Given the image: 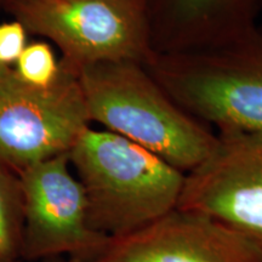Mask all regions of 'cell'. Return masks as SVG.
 I'll use <instances>...</instances> for the list:
<instances>
[{"mask_svg":"<svg viewBox=\"0 0 262 262\" xmlns=\"http://www.w3.org/2000/svg\"><path fill=\"white\" fill-rule=\"evenodd\" d=\"M77 73L90 122L102 124L186 175L217 146V135L173 102L143 64L97 62Z\"/></svg>","mask_w":262,"mask_h":262,"instance_id":"cell-1","label":"cell"},{"mask_svg":"<svg viewBox=\"0 0 262 262\" xmlns=\"http://www.w3.org/2000/svg\"><path fill=\"white\" fill-rule=\"evenodd\" d=\"M68 158L98 233L123 237L178 208L186 173L117 134L88 126Z\"/></svg>","mask_w":262,"mask_h":262,"instance_id":"cell-2","label":"cell"},{"mask_svg":"<svg viewBox=\"0 0 262 262\" xmlns=\"http://www.w3.org/2000/svg\"><path fill=\"white\" fill-rule=\"evenodd\" d=\"M146 71L181 110L219 134L262 135V31L215 47L155 54Z\"/></svg>","mask_w":262,"mask_h":262,"instance_id":"cell-3","label":"cell"},{"mask_svg":"<svg viewBox=\"0 0 262 262\" xmlns=\"http://www.w3.org/2000/svg\"><path fill=\"white\" fill-rule=\"evenodd\" d=\"M6 11L79 70L97 62L145 64L153 55L145 0H11Z\"/></svg>","mask_w":262,"mask_h":262,"instance_id":"cell-4","label":"cell"},{"mask_svg":"<svg viewBox=\"0 0 262 262\" xmlns=\"http://www.w3.org/2000/svg\"><path fill=\"white\" fill-rule=\"evenodd\" d=\"M61 66L60 78L49 88L31 86L14 71L0 79V165L17 175L70 153L90 126L77 71L63 61Z\"/></svg>","mask_w":262,"mask_h":262,"instance_id":"cell-5","label":"cell"},{"mask_svg":"<svg viewBox=\"0 0 262 262\" xmlns=\"http://www.w3.org/2000/svg\"><path fill=\"white\" fill-rule=\"evenodd\" d=\"M24 205L22 258L49 260L70 255L71 262H91L110 237L94 231L83 186L61 155L18 173Z\"/></svg>","mask_w":262,"mask_h":262,"instance_id":"cell-6","label":"cell"},{"mask_svg":"<svg viewBox=\"0 0 262 262\" xmlns=\"http://www.w3.org/2000/svg\"><path fill=\"white\" fill-rule=\"evenodd\" d=\"M178 209L209 216L262 249V135H217L212 155L186 175Z\"/></svg>","mask_w":262,"mask_h":262,"instance_id":"cell-7","label":"cell"},{"mask_svg":"<svg viewBox=\"0 0 262 262\" xmlns=\"http://www.w3.org/2000/svg\"><path fill=\"white\" fill-rule=\"evenodd\" d=\"M91 262H262V249L209 216L176 208L111 238Z\"/></svg>","mask_w":262,"mask_h":262,"instance_id":"cell-8","label":"cell"},{"mask_svg":"<svg viewBox=\"0 0 262 262\" xmlns=\"http://www.w3.org/2000/svg\"><path fill=\"white\" fill-rule=\"evenodd\" d=\"M150 48L176 54L222 44L256 26L262 0H145Z\"/></svg>","mask_w":262,"mask_h":262,"instance_id":"cell-9","label":"cell"},{"mask_svg":"<svg viewBox=\"0 0 262 262\" xmlns=\"http://www.w3.org/2000/svg\"><path fill=\"white\" fill-rule=\"evenodd\" d=\"M24 205L17 173L0 165V262H19Z\"/></svg>","mask_w":262,"mask_h":262,"instance_id":"cell-10","label":"cell"},{"mask_svg":"<svg viewBox=\"0 0 262 262\" xmlns=\"http://www.w3.org/2000/svg\"><path fill=\"white\" fill-rule=\"evenodd\" d=\"M12 71L31 86L49 88L60 78L62 66L49 42L32 41L26 45Z\"/></svg>","mask_w":262,"mask_h":262,"instance_id":"cell-11","label":"cell"},{"mask_svg":"<svg viewBox=\"0 0 262 262\" xmlns=\"http://www.w3.org/2000/svg\"><path fill=\"white\" fill-rule=\"evenodd\" d=\"M27 29L21 22L12 19L0 24V66L12 68L27 42Z\"/></svg>","mask_w":262,"mask_h":262,"instance_id":"cell-12","label":"cell"},{"mask_svg":"<svg viewBox=\"0 0 262 262\" xmlns=\"http://www.w3.org/2000/svg\"><path fill=\"white\" fill-rule=\"evenodd\" d=\"M11 72L12 68H6L4 66H0V79H3V78L11 73Z\"/></svg>","mask_w":262,"mask_h":262,"instance_id":"cell-13","label":"cell"},{"mask_svg":"<svg viewBox=\"0 0 262 262\" xmlns=\"http://www.w3.org/2000/svg\"><path fill=\"white\" fill-rule=\"evenodd\" d=\"M11 2V0H0V9H6V6L9 5V3Z\"/></svg>","mask_w":262,"mask_h":262,"instance_id":"cell-14","label":"cell"},{"mask_svg":"<svg viewBox=\"0 0 262 262\" xmlns=\"http://www.w3.org/2000/svg\"><path fill=\"white\" fill-rule=\"evenodd\" d=\"M47 262H63V261L57 260V258H49V260H47Z\"/></svg>","mask_w":262,"mask_h":262,"instance_id":"cell-15","label":"cell"}]
</instances>
